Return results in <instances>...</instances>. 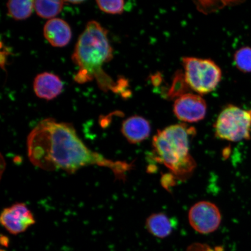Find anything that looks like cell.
<instances>
[{
	"mask_svg": "<svg viewBox=\"0 0 251 251\" xmlns=\"http://www.w3.org/2000/svg\"><path fill=\"white\" fill-rule=\"evenodd\" d=\"M97 5L101 11L110 14H121L125 10V1L123 0H107L97 1Z\"/></svg>",
	"mask_w": 251,
	"mask_h": 251,
	"instance_id": "16",
	"label": "cell"
},
{
	"mask_svg": "<svg viewBox=\"0 0 251 251\" xmlns=\"http://www.w3.org/2000/svg\"><path fill=\"white\" fill-rule=\"evenodd\" d=\"M0 221L12 234L24 233L36 223L33 213L24 203H16L3 209Z\"/></svg>",
	"mask_w": 251,
	"mask_h": 251,
	"instance_id": "8",
	"label": "cell"
},
{
	"mask_svg": "<svg viewBox=\"0 0 251 251\" xmlns=\"http://www.w3.org/2000/svg\"><path fill=\"white\" fill-rule=\"evenodd\" d=\"M66 2L68 3H71L72 4H81V3L83 2V1H65Z\"/></svg>",
	"mask_w": 251,
	"mask_h": 251,
	"instance_id": "17",
	"label": "cell"
},
{
	"mask_svg": "<svg viewBox=\"0 0 251 251\" xmlns=\"http://www.w3.org/2000/svg\"><path fill=\"white\" fill-rule=\"evenodd\" d=\"M206 112L205 100L199 94L185 93L174 102V114L180 121L186 123H196L203 120Z\"/></svg>",
	"mask_w": 251,
	"mask_h": 251,
	"instance_id": "7",
	"label": "cell"
},
{
	"mask_svg": "<svg viewBox=\"0 0 251 251\" xmlns=\"http://www.w3.org/2000/svg\"><path fill=\"white\" fill-rule=\"evenodd\" d=\"M191 226L201 234L213 233L221 224V213L215 204L209 201H200L191 207L188 213Z\"/></svg>",
	"mask_w": 251,
	"mask_h": 251,
	"instance_id": "6",
	"label": "cell"
},
{
	"mask_svg": "<svg viewBox=\"0 0 251 251\" xmlns=\"http://www.w3.org/2000/svg\"><path fill=\"white\" fill-rule=\"evenodd\" d=\"M185 81L199 95L213 92L221 81V69L210 59L184 57Z\"/></svg>",
	"mask_w": 251,
	"mask_h": 251,
	"instance_id": "5",
	"label": "cell"
},
{
	"mask_svg": "<svg viewBox=\"0 0 251 251\" xmlns=\"http://www.w3.org/2000/svg\"><path fill=\"white\" fill-rule=\"evenodd\" d=\"M33 89L36 95L40 99L51 100L60 94L63 83L60 78L49 72L37 75L34 78Z\"/></svg>",
	"mask_w": 251,
	"mask_h": 251,
	"instance_id": "10",
	"label": "cell"
},
{
	"mask_svg": "<svg viewBox=\"0 0 251 251\" xmlns=\"http://www.w3.org/2000/svg\"><path fill=\"white\" fill-rule=\"evenodd\" d=\"M44 36L53 47H65L71 40V28L62 19L53 18L47 21L44 27Z\"/></svg>",
	"mask_w": 251,
	"mask_h": 251,
	"instance_id": "11",
	"label": "cell"
},
{
	"mask_svg": "<svg viewBox=\"0 0 251 251\" xmlns=\"http://www.w3.org/2000/svg\"><path fill=\"white\" fill-rule=\"evenodd\" d=\"M234 62L238 70L244 73L251 72V47H244L234 55Z\"/></svg>",
	"mask_w": 251,
	"mask_h": 251,
	"instance_id": "15",
	"label": "cell"
},
{
	"mask_svg": "<svg viewBox=\"0 0 251 251\" xmlns=\"http://www.w3.org/2000/svg\"><path fill=\"white\" fill-rule=\"evenodd\" d=\"M196 133L195 128L179 124L158 130L153 137L155 159L179 179H186L196 168V161L190 153V140Z\"/></svg>",
	"mask_w": 251,
	"mask_h": 251,
	"instance_id": "3",
	"label": "cell"
},
{
	"mask_svg": "<svg viewBox=\"0 0 251 251\" xmlns=\"http://www.w3.org/2000/svg\"><path fill=\"white\" fill-rule=\"evenodd\" d=\"M151 127L148 120L134 115L126 119L122 125L121 132L128 143L136 144L148 139Z\"/></svg>",
	"mask_w": 251,
	"mask_h": 251,
	"instance_id": "9",
	"label": "cell"
},
{
	"mask_svg": "<svg viewBox=\"0 0 251 251\" xmlns=\"http://www.w3.org/2000/svg\"><path fill=\"white\" fill-rule=\"evenodd\" d=\"M147 230L153 236L165 238L170 235L175 227L173 220L163 213H153L147 218L146 224Z\"/></svg>",
	"mask_w": 251,
	"mask_h": 251,
	"instance_id": "12",
	"label": "cell"
},
{
	"mask_svg": "<svg viewBox=\"0 0 251 251\" xmlns=\"http://www.w3.org/2000/svg\"><path fill=\"white\" fill-rule=\"evenodd\" d=\"M27 155L34 166L43 170L74 173L90 165L108 168L122 179L130 165L114 161L93 151L78 136L74 126L53 118L40 121L28 135Z\"/></svg>",
	"mask_w": 251,
	"mask_h": 251,
	"instance_id": "1",
	"label": "cell"
},
{
	"mask_svg": "<svg viewBox=\"0 0 251 251\" xmlns=\"http://www.w3.org/2000/svg\"><path fill=\"white\" fill-rule=\"evenodd\" d=\"M9 16L15 20H24L32 13L34 1H9L7 2Z\"/></svg>",
	"mask_w": 251,
	"mask_h": 251,
	"instance_id": "14",
	"label": "cell"
},
{
	"mask_svg": "<svg viewBox=\"0 0 251 251\" xmlns=\"http://www.w3.org/2000/svg\"><path fill=\"white\" fill-rule=\"evenodd\" d=\"M64 2L56 0H37L34 1V8L35 9L37 14L41 18L51 19L62 11Z\"/></svg>",
	"mask_w": 251,
	"mask_h": 251,
	"instance_id": "13",
	"label": "cell"
},
{
	"mask_svg": "<svg viewBox=\"0 0 251 251\" xmlns=\"http://www.w3.org/2000/svg\"><path fill=\"white\" fill-rule=\"evenodd\" d=\"M213 127L218 139L231 142L250 140L251 109L227 105L220 112Z\"/></svg>",
	"mask_w": 251,
	"mask_h": 251,
	"instance_id": "4",
	"label": "cell"
},
{
	"mask_svg": "<svg viewBox=\"0 0 251 251\" xmlns=\"http://www.w3.org/2000/svg\"><path fill=\"white\" fill-rule=\"evenodd\" d=\"M112 58L108 31L97 21H90L80 34L72 56V61L78 68L75 81L83 84L95 80L103 92L111 91L126 97L130 95L125 78L115 81L103 70V65Z\"/></svg>",
	"mask_w": 251,
	"mask_h": 251,
	"instance_id": "2",
	"label": "cell"
}]
</instances>
